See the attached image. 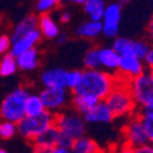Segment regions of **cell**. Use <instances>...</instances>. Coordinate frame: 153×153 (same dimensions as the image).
<instances>
[{
  "label": "cell",
  "instance_id": "1",
  "mask_svg": "<svg viewBox=\"0 0 153 153\" xmlns=\"http://www.w3.org/2000/svg\"><path fill=\"white\" fill-rule=\"evenodd\" d=\"M118 79L111 74L99 69H86L82 71L79 86L72 91L74 94L90 96L97 100H104L115 86Z\"/></svg>",
  "mask_w": 153,
  "mask_h": 153
},
{
  "label": "cell",
  "instance_id": "2",
  "mask_svg": "<svg viewBox=\"0 0 153 153\" xmlns=\"http://www.w3.org/2000/svg\"><path fill=\"white\" fill-rule=\"evenodd\" d=\"M30 92L31 91L26 86H19L9 92L0 103V119L17 124L22 118L26 117L25 102Z\"/></svg>",
  "mask_w": 153,
  "mask_h": 153
},
{
  "label": "cell",
  "instance_id": "3",
  "mask_svg": "<svg viewBox=\"0 0 153 153\" xmlns=\"http://www.w3.org/2000/svg\"><path fill=\"white\" fill-rule=\"evenodd\" d=\"M104 100L115 118L131 115L137 108L130 93L127 81L123 79H118L115 86Z\"/></svg>",
  "mask_w": 153,
  "mask_h": 153
},
{
  "label": "cell",
  "instance_id": "4",
  "mask_svg": "<svg viewBox=\"0 0 153 153\" xmlns=\"http://www.w3.org/2000/svg\"><path fill=\"white\" fill-rule=\"evenodd\" d=\"M55 115L52 113L44 110L42 114L36 117H25L22 118L17 124V135L26 140L28 142H33V140L42 134L44 130H47L49 126L54 125Z\"/></svg>",
  "mask_w": 153,
  "mask_h": 153
},
{
  "label": "cell",
  "instance_id": "5",
  "mask_svg": "<svg viewBox=\"0 0 153 153\" xmlns=\"http://www.w3.org/2000/svg\"><path fill=\"white\" fill-rule=\"evenodd\" d=\"M127 86L136 107L143 108L153 103V71L145 70L127 81Z\"/></svg>",
  "mask_w": 153,
  "mask_h": 153
},
{
  "label": "cell",
  "instance_id": "6",
  "mask_svg": "<svg viewBox=\"0 0 153 153\" xmlns=\"http://www.w3.org/2000/svg\"><path fill=\"white\" fill-rule=\"evenodd\" d=\"M54 125L58 127L60 132L71 136L74 140L85 136L87 130V123L83 117L76 111L69 110H62L55 114Z\"/></svg>",
  "mask_w": 153,
  "mask_h": 153
},
{
  "label": "cell",
  "instance_id": "7",
  "mask_svg": "<svg viewBox=\"0 0 153 153\" xmlns=\"http://www.w3.org/2000/svg\"><path fill=\"white\" fill-rule=\"evenodd\" d=\"M44 109L52 114H58L65 110L71 102V96L68 88H43L39 92Z\"/></svg>",
  "mask_w": 153,
  "mask_h": 153
},
{
  "label": "cell",
  "instance_id": "8",
  "mask_svg": "<svg viewBox=\"0 0 153 153\" xmlns=\"http://www.w3.org/2000/svg\"><path fill=\"white\" fill-rule=\"evenodd\" d=\"M121 4L111 3L105 6L104 15L102 19V34L107 38H117L119 34V26L121 21Z\"/></svg>",
  "mask_w": 153,
  "mask_h": 153
},
{
  "label": "cell",
  "instance_id": "9",
  "mask_svg": "<svg viewBox=\"0 0 153 153\" xmlns=\"http://www.w3.org/2000/svg\"><path fill=\"white\" fill-rule=\"evenodd\" d=\"M124 137H125V143L130 145L134 148L141 147L148 143V137L146 134V130L143 127L142 120L138 115L132 117L127 124L124 126Z\"/></svg>",
  "mask_w": 153,
  "mask_h": 153
},
{
  "label": "cell",
  "instance_id": "10",
  "mask_svg": "<svg viewBox=\"0 0 153 153\" xmlns=\"http://www.w3.org/2000/svg\"><path fill=\"white\" fill-rule=\"evenodd\" d=\"M119 55L131 54L136 58L143 60L146 54L149 50V45L143 41H134L126 37H117L114 38L113 47H111Z\"/></svg>",
  "mask_w": 153,
  "mask_h": 153
},
{
  "label": "cell",
  "instance_id": "11",
  "mask_svg": "<svg viewBox=\"0 0 153 153\" xmlns=\"http://www.w3.org/2000/svg\"><path fill=\"white\" fill-rule=\"evenodd\" d=\"M145 62L143 60L136 58L135 55L131 54H124L120 55V60H119V68H118V72L125 77V81H129L136 76H138L140 74H142L145 71Z\"/></svg>",
  "mask_w": 153,
  "mask_h": 153
},
{
  "label": "cell",
  "instance_id": "12",
  "mask_svg": "<svg viewBox=\"0 0 153 153\" xmlns=\"http://www.w3.org/2000/svg\"><path fill=\"white\" fill-rule=\"evenodd\" d=\"M82 117L86 120V123L91 124H108L115 118L108 104L105 103V100H98Z\"/></svg>",
  "mask_w": 153,
  "mask_h": 153
},
{
  "label": "cell",
  "instance_id": "13",
  "mask_svg": "<svg viewBox=\"0 0 153 153\" xmlns=\"http://www.w3.org/2000/svg\"><path fill=\"white\" fill-rule=\"evenodd\" d=\"M41 39H42L41 32L38 28H36V30L31 31L30 33L20 37L19 39L11 42L10 53L14 56H17L21 53H25V52H27V50H30L32 48H36L37 44L41 42Z\"/></svg>",
  "mask_w": 153,
  "mask_h": 153
},
{
  "label": "cell",
  "instance_id": "14",
  "mask_svg": "<svg viewBox=\"0 0 153 153\" xmlns=\"http://www.w3.org/2000/svg\"><path fill=\"white\" fill-rule=\"evenodd\" d=\"M66 70L50 68L41 74V83L44 88H66Z\"/></svg>",
  "mask_w": 153,
  "mask_h": 153
},
{
  "label": "cell",
  "instance_id": "15",
  "mask_svg": "<svg viewBox=\"0 0 153 153\" xmlns=\"http://www.w3.org/2000/svg\"><path fill=\"white\" fill-rule=\"evenodd\" d=\"M15 58H16V64H17L19 71L32 72L39 68L41 55H39V50L37 49V47L27 50V52H25V53L19 54Z\"/></svg>",
  "mask_w": 153,
  "mask_h": 153
},
{
  "label": "cell",
  "instance_id": "16",
  "mask_svg": "<svg viewBox=\"0 0 153 153\" xmlns=\"http://www.w3.org/2000/svg\"><path fill=\"white\" fill-rule=\"evenodd\" d=\"M98 56H99V66L103 68L104 71L109 74L118 72L120 55L111 47L98 48Z\"/></svg>",
  "mask_w": 153,
  "mask_h": 153
},
{
  "label": "cell",
  "instance_id": "17",
  "mask_svg": "<svg viewBox=\"0 0 153 153\" xmlns=\"http://www.w3.org/2000/svg\"><path fill=\"white\" fill-rule=\"evenodd\" d=\"M36 28H38V17L33 14L25 16L15 25L14 28L11 30V33L9 34L11 38V42L19 39L20 37L30 33L31 31H33Z\"/></svg>",
  "mask_w": 153,
  "mask_h": 153
},
{
  "label": "cell",
  "instance_id": "18",
  "mask_svg": "<svg viewBox=\"0 0 153 153\" xmlns=\"http://www.w3.org/2000/svg\"><path fill=\"white\" fill-rule=\"evenodd\" d=\"M38 30L41 32V36L45 39H55L60 33V27L56 20L50 14L41 15L38 17Z\"/></svg>",
  "mask_w": 153,
  "mask_h": 153
},
{
  "label": "cell",
  "instance_id": "19",
  "mask_svg": "<svg viewBox=\"0 0 153 153\" xmlns=\"http://www.w3.org/2000/svg\"><path fill=\"white\" fill-rule=\"evenodd\" d=\"M58 137H59L58 127L55 125H52V126H49L47 130H44L42 134L38 135L33 140L32 145L33 146L44 147V148H48V149H52L58 143Z\"/></svg>",
  "mask_w": 153,
  "mask_h": 153
},
{
  "label": "cell",
  "instance_id": "20",
  "mask_svg": "<svg viewBox=\"0 0 153 153\" xmlns=\"http://www.w3.org/2000/svg\"><path fill=\"white\" fill-rule=\"evenodd\" d=\"M71 151L72 153H105L94 140L87 137L86 135L75 140Z\"/></svg>",
  "mask_w": 153,
  "mask_h": 153
},
{
  "label": "cell",
  "instance_id": "21",
  "mask_svg": "<svg viewBox=\"0 0 153 153\" xmlns=\"http://www.w3.org/2000/svg\"><path fill=\"white\" fill-rule=\"evenodd\" d=\"M102 34V22L100 21H86L76 28V36L83 39H94Z\"/></svg>",
  "mask_w": 153,
  "mask_h": 153
},
{
  "label": "cell",
  "instance_id": "22",
  "mask_svg": "<svg viewBox=\"0 0 153 153\" xmlns=\"http://www.w3.org/2000/svg\"><path fill=\"white\" fill-rule=\"evenodd\" d=\"M105 1L104 0H85L83 9L86 15L92 21H102L105 10Z\"/></svg>",
  "mask_w": 153,
  "mask_h": 153
},
{
  "label": "cell",
  "instance_id": "23",
  "mask_svg": "<svg viewBox=\"0 0 153 153\" xmlns=\"http://www.w3.org/2000/svg\"><path fill=\"white\" fill-rule=\"evenodd\" d=\"M44 110H45L44 104L42 102L39 93L30 92V94L26 98V102H25V113H26V115L27 117H36V115L42 114Z\"/></svg>",
  "mask_w": 153,
  "mask_h": 153
},
{
  "label": "cell",
  "instance_id": "24",
  "mask_svg": "<svg viewBox=\"0 0 153 153\" xmlns=\"http://www.w3.org/2000/svg\"><path fill=\"white\" fill-rule=\"evenodd\" d=\"M97 99L90 96H79V94H74L71 97V107L74 109V111L79 113L80 115H83L85 113H87L96 103Z\"/></svg>",
  "mask_w": 153,
  "mask_h": 153
},
{
  "label": "cell",
  "instance_id": "25",
  "mask_svg": "<svg viewBox=\"0 0 153 153\" xmlns=\"http://www.w3.org/2000/svg\"><path fill=\"white\" fill-rule=\"evenodd\" d=\"M19 71L16 58L11 53H6L5 55L0 56V76L1 77H10L14 76Z\"/></svg>",
  "mask_w": 153,
  "mask_h": 153
},
{
  "label": "cell",
  "instance_id": "26",
  "mask_svg": "<svg viewBox=\"0 0 153 153\" xmlns=\"http://www.w3.org/2000/svg\"><path fill=\"white\" fill-rule=\"evenodd\" d=\"M17 135V126L4 119H0V141H9Z\"/></svg>",
  "mask_w": 153,
  "mask_h": 153
},
{
  "label": "cell",
  "instance_id": "27",
  "mask_svg": "<svg viewBox=\"0 0 153 153\" xmlns=\"http://www.w3.org/2000/svg\"><path fill=\"white\" fill-rule=\"evenodd\" d=\"M83 65L86 69H99V56H98V48H91L85 53L83 56Z\"/></svg>",
  "mask_w": 153,
  "mask_h": 153
},
{
  "label": "cell",
  "instance_id": "28",
  "mask_svg": "<svg viewBox=\"0 0 153 153\" xmlns=\"http://www.w3.org/2000/svg\"><path fill=\"white\" fill-rule=\"evenodd\" d=\"M81 76H82V71L80 70H71L66 72V88L69 91L72 92L79 86L81 81Z\"/></svg>",
  "mask_w": 153,
  "mask_h": 153
},
{
  "label": "cell",
  "instance_id": "29",
  "mask_svg": "<svg viewBox=\"0 0 153 153\" xmlns=\"http://www.w3.org/2000/svg\"><path fill=\"white\" fill-rule=\"evenodd\" d=\"M56 7V3L54 0H37L36 3V11L39 15L50 14Z\"/></svg>",
  "mask_w": 153,
  "mask_h": 153
},
{
  "label": "cell",
  "instance_id": "30",
  "mask_svg": "<svg viewBox=\"0 0 153 153\" xmlns=\"http://www.w3.org/2000/svg\"><path fill=\"white\" fill-rule=\"evenodd\" d=\"M140 118H141L143 127L146 130V134L148 137V143L153 146V118H148V117H140Z\"/></svg>",
  "mask_w": 153,
  "mask_h": 153
},
{
  "label": "cell",
  "instance_id": "31",
  "mask_svg": "<svg viewBox=\"0 0 153 153\" xmlns=\"http://www.w3.org/2000/svg\"><path fill=\"white\" fill-rule=\"evenodd\" d=\"M11 48V38L6 33L0 34V56L5 55L6 53H10Z\"/></svg>",
  "mask_w": 153,
  "mask_h": 153
},
{
  "label": "cell",
  "instance_id": "32",
  "mask_svg": "<svg viewBox=\"0 0 153 153\" xmlns=\"http://www.w3.org/2000/svg\"><path fill=\"white\" fill-rule=\"evenodd\" d=\"M74 141H75V140H74L71 136H69V135H66V134H64V132H60V131H59V137H58V143H56V146L71 148Z\"/></svg>",
  "mask_w": 153,
  "mask_h": 153
},
{
  "label": "cell",
  "instance_id": "33",
  "mask_svg": "<svg viewBox=\"0 0 153 153\" xmlns=\"http://www.w3.org/2000/svg\"><path fill=\"white\" fill-rule=\"evenodd\" d=\"M143 61H145V65L148 68V70L153 71V47H149V50L146 54Z\"/></svg>",
  "mask_w": 153,
  "mask_h": 153
},
{
  "label": "cell",
  "instance_id": "34",
  "mask_svg": "<svg viewBox=\"0 0 153 153\" xmlns=\"http://www.w3.org/2000/svg\"><path fill=\"white\" fill-rule=\"evenodd\" d=\"M138 115H140V117H148V118H153V103H152V104H149V105H147V107L140 108Z\"/></svg>",
  "mask_w": 153,
  "mask_h": 153
},
{
  "label": "cell",
  "instance_id": "35",
  "mask_svg": "<svg viewBox=\"0 0 153 153\" xmlns=\"http://www.w3.org/2000/svg\"><path fill=\"white\" fill-rule=\"evenodd\" d=\"M135 153H153V146L147 143L145 146L137 147V148H135Z\"/></svg>",
  "mask_w": 153,
  "mask_h": 153
},
{
  "label": "cell",
  "instance_id": "36",
  "mask_svg": "<svg viewBox=\"0 0 153 153\" xmlns=\"http://www.w3.org/2000/svg\"><path fill=\"white\" fill-rule=\"evenodd\" d=\"M115 153H135V148L127 143H124L119 147L118 151H115Z\"/></svg>",
  "mask_w": 153,
  "mask_h": 153
},
{
  "label": "cell",
  "instance_id": "37",
  "mask_svg": "<svg viewBox=\"0 0 153 153\" xmlns=\"http://www.w3.org/2000/svg\"><path fill=\"white\" fill-rule=\"evenodd\" d=\"M59 20H60V22H62V23H68V22H70V20H71V14H70L69 11L64 10V11L60 12Z\"/></svg>",
  "mask_w": 153,
  "mask_h": 153
},
{
  "label": "cell",
  "instance_id": "38",
  "mask_svg": "<svg viewBox=\"0 0 153 153\" xmlns=\"http://www.w3.org/2000/svg\"><path fill=\"white\" fill-rule=\"evenodd\" d=\"M49 153H72L71 148H66V147H60V146H55L50 149Z\"/></svg>",
  "mask_w": 153,
  "mask_h": 153
},
{
  "label": "cell",
  "instance_id": "39",
  "mask_svg": "<svg viewBox=\"0 0 153 153\" xmlns=\"http://www.w3.org/2000/svg\"><path fill=\"white\" fill-rule=\"evenodd\" d=\"M55 41H56V43H58V44H65V43H66V41H68V34H66V33H61V32H60V33L56 36Z\"/></svg>",
  "mask_w": 153,
  "mask_h": 153
},
{
  "label": "cell",
  "instance_id": "40",
  "mask_svg": "<svg viewBox=\"0 0 153 153\" xmlns=\"http://www.w3.org/2000/svg\"><path fill=\"white\" fill-rule=\"evenodd\" d=\"M32 146H33V145H32ZM49 152H50V149H48V148L39 147V146H33L31 153H49Z\"/></svg>",
  "mask_w": 153,
  "mask_h": 153
},
{
  "label": "cell",
  "instance_id": "41",
  "mask_svg": "<svg viewBox=\"0 0 153 153\" xmlns=\"http://www.w3.org/2000/svg\"><path fill=\"white\" fill-rule=\"evenodd\" d=\"M147 36H148L149 39L153 42V17L151 19L148 26H147Z\"/></svg>",
  "mask_w": 153,
  "mask_h": 153
},
{
  "label": "cell",
  "instance_id": "42",
  "mask_svg": "<svg viewBox=\"0 0 153 153\" xmlns=\"http://www.w3.org/2000/svg\"><path fill=\"white\" fill-rule=\"evenodd\" d=\"M71 3H76V4H83L85 0H70Z\"/></svg>",
  "mask_w": 153,
  "mask_h": 153
},
{
  "label": "cell",
  "instance_id": "43",
  "mask_svg": "<svg viewBox=\"0 0 153 153\" xmlns=\"http://www.w3.org/2000/svg\"><path fill=\"white\" fill-rule=\"evenodd\" d=\"M0 153H10V152L6 151V149H4V148H0Z\"/></svg>",
  "mask_w": 153,
  "mask_h": 153
},
{
  "label": "cell",
  "instance_id": "44",
  "mask_svg": "<svg viewBox=\"0 0 153 153\" xmlns=\"http://www.w3.org/2000/svg\"><path fill=\"white\" fill-rule=\"evenodd\" d=\"M54 1H55V3L58 4V3H61V1H62V0H54Z\"/></svg>",
  "mask_w": 153,
  "mask_h": 153
},
{
  "label": "cell",
  "instance_id": "45",
  "mask_svg": "<svg viewBox=\"0 0 153 153\" xmlns=\"http://www.w3.org/2000/svg\"><path fill=\"white\" fill-rule=\"evenodd\" d=\"M0 148H3V146H1V141H0Z\"/></svg>",
  "mask_w": 153,
  "mask_h": 153
},
{
  "label": "cell",
  "instance_id": "46",
  "mask_svg": "<svg viewBox=\"0 0 153 153\" xmlns=\"http://www.w3.org/2000/svg\"><path fill=\"white\" fill-rule=\"evenodd\" d=\"M110 153H115V151H111V152H110Z\"/></svg>",
  "mask_w": 153,
  "mask_h": 153
},
{
  "label": "cell",
  "instance_id": "47",
  "mask_svg": "<svg viewBox=\"0 0 153 153\" xmlns=\"http://www.w3.org/2000/svg\"><path fill=\"white\" fill-rule=\"evenodd\" d=\"M124 1H125V0H124Z\"/></svg>",
  "mask_w": 153,
  "mask_h": 153
}]
</instances>
